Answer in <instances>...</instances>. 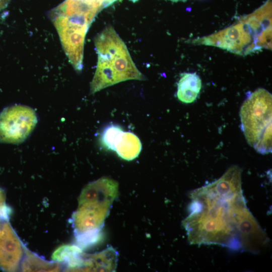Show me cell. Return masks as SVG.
<instances>
[{"mask_svg": "<svg viewBox=\"0 0 272 272\" xmlns=\"http://www.w3.org/2000/svg\"><path fill=\"white\" fill-rule=\"evenodd\" d=\"M241 175V168L233 165L218 179L190 193L189 214L182 224L191 244L252 253L267 245L266 233L246 206Z\"/></svg>", "mask_w": 272, "mask_h": 272, "instance_id": "obj_1", "label": "cell"}, {"mask_svg": "<svg viewBox=\"0 0 272 272\" xmlns=\"http://www.w3.org/2000/svg\"><path fill=\"white\" fill-rule=\"evenodd\" d=\"M271 0L230 26L195 38L192 43L218 47L241 55L271 49Z\"/></svg>", "mask_w": 272, "mask_h": 272, "instance_id": "obj_2", "label": "cell"}, {"mask_svg": "<svg viewBox=\"0 0 272 272\" xmlns=\"http://www.w3.org/2000/svg\"><path fill=\"white\" fill-rule=\"evenodd\" d=\"M98 62L91 92L130 80H144L124 42L112 26H107L95 39Z\"/></svg>", "mask_w": 272, "mask_h": 272, "instance_id": "obj_3", "label": "cell"}, {"mask_svg": "<svg viewBox=\"0 0 272 272\" xmlns=\"http://www.w3.org/2000/svg\"><path fill=\"white\" fill-rule=\"evenodd\" d=\"M272 96L267 90L258 88L243 103L240 111L241 129L248 144L257 152H271Z\"/></svg>", "mask_w": 272, "mask_h": 272, "instance_id": "obj_4", "label": "cell"}, {"mask_svg": "<svg viewBox=\"0 0 272 272\" xmlns=\"http://www.w3.org/2000/svg\"><path fill=\"white\" fill-rule=\"evenodd\" d=\"M100 183V179L92 182L83 191L79 208L73 217L76 235L100 231L111 202L99 197Z\"/></svg>", "mask_w": 272, "mask_h": 272, "instance_id": "obj_5", "label": "cell"}, {"mask_svg": "<svg viewBox=\"0 0 272 272\" xmlns=\"http://www.w3.org/2000/svg\"><path fill=\"white\" fill-rule=\"evenodd\" d=\"M37 123L35 111L27 106L7 107L0 114V142L19 144L24 141Z\"/></svg>", "mask_w": 272, "mask_h": 272, "instance_id": "obj_6", "label": "cell"}, {"mask_svg": "<svg viewBox=\"0 0 272 272\" xmlns=\"http://www.w3.org/2000/svg\"><path fill=\"white\" fill-rule=\"evenodd\" d=\"M100 143L104 149L115 151L119 157L128 161L137 158L142 150L139 138L132 132L124 131L117 124H110L103 129Z\"/></svg>", "mask_w": 272, "mask_h": 272, "instance_id": "obj_7", "label": "cell"}, {"mask_svg": "<svg viewBox=\"0 0 272 272\" xmlns=\"http://www.w3.org/2000/svg\"><path fill=\"white\" fill-rule=\"evenodd\" d=\"M22 248L12 227L5 223L0 236V267L7 271L16 270L23 255Z\"/></svg>", "mask_w": 272, "mask_h": 272, "instance_id": "obj_8", "label": "cell"}, {"mask_svg": "<svg viewBox=\"0 0 272 272\" xmlns=\"http://www.w3.org/2000/svg\"><path fill=\"white\" fill-rule=\"evenodd\" d=\"M201 80L196 73H184L177 83V97L184 103H191L201 89Z\"/></svg>", "mask_w": 272, "mask_h": 272, "instance_id": "obj_9", "label": "cell"}, {"mask_svg": "<svg viewBox=\"0 0 272 272\" xmlns=\"http://www.w3.org/2000/svg\"><path fill=\"white\" fill-rule=\"evenodd\" d=\"M85 255L80 247L67 245L58 248L53 254V259L63 262L70 269L83 270Z\"/></svg>", "mask_w": 272, "mask_h": 272, "instance_id": "obj_10", "label": "cell"}, {"mask_svg": "<svg viewBox=\"0 0 272 272\" xmlns=\"http://www.w3.org/2000/svg\"><path fill=\"white\" fill-rule=\"evenodd\" d=\"M22 265V269L25 271H58L59 265L54 262L44 260L28 250Z\"/></svg>", "mask_w": 272, "mask_h": 272, "instance_id": "obj_11", "label": "cell"}, {"mask_svg": "<svg viewBox=\"0 0 272 272\" xmlns=\"http://www.w3.org/2000/svg\"><path fill=\"white\" fill-rule=\"evenodd\" d=\"M2 227H1L0 228V236H1V233H2Z\"/></svg>", "mask_w": 272, "mask_h": 272, "instance_id": "obj_12", "label": "cell"}]
</instances>
